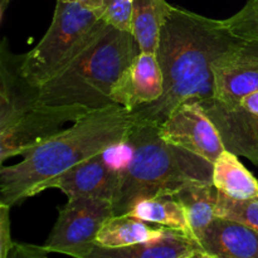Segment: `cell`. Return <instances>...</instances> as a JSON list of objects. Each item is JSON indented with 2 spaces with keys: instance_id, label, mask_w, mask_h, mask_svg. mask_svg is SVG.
Instances as JSON below:
<instances>
[{
  "instance_id": "obj_9",
  "label": "cell",
  "mask_w": 258,
  "mask_h": 258,
  "mask_svg": "<svg viewBox=\"0 0 258 258\" xmlns=\"http://www.w3.org/2000/svg\"><path fill=\"white\" fill-rule=\"evenodd\" d=\"M214 100L233 107L258 91V40L239 38L213 63Z\"/></svg>"
},
{
  "instance_id": "obj_18",
  "label": "cell",
  "mask_w": 258,
  "mask_h": 258,
  "mask_svg": "<svg viewBox=\"0 0 258 258\" xmlns=\"http://www.w3.org/2000/svg\"><path fill=\"white\" fill-rule=\"evenodd\" d=\"M171 8L166 0H133V34L141 52L156 54L160 30Z\"/></svg>"
},
{
  "instance_id": "obj_4",
  "label": "cell",
  "mask_w": 258,
  "mask_h": 258,
  "mask_svg": "<svg viewBox=\"0 0 258 258\" xmlns=\"http://www.w3.org/2000/svg\"><path fill=\"white\" fill-rule=\"evenodd\" d=\"M140 52L133 33L107 25L62 73L39 87L40 101L86 111L113 105L118 78Z\"/></svg>"
},
{
  "instance_id": "obj_2",
  "label": "cell",
  "mask_w": 258,
  "mask_h": 258,
  "mask_svg": "<svg viewBox=\"0 0 258 258\" xmlns=\"http://www.w3.org/2000/svg\"><path fill=\"white\" fill-rule=\"evenodd\" d=\"M136 123L133 112L110 105L88 111L72 126L45 139L23 154V160L0 169V204L12 208L45 181L92 156L126 144Z\"/></svg>"
},
{
  "instance_id": "obj_28",
  "label": "cell",
  "mask_w": 258,
  "mask_h": 258,
  "mask_svg": "<svg viewBox=\"0 0 258 258\" xmlns=\"http://www.w3.org/2000/svg\"><path fill=\"white\" fill-rule=\"evenodd\" d=\"M12 2L13 0H0V18H2V19L3 17H4L8 5H9Z\"/></svg>"
},
{
  "instance_id": "obj_1",
  "label": "cell",
  "mask_w": 258,
  "mask_h": 258,
  "mask_svg": "<svg viewBox=\"0 0 258 258\" xmlns=\"http://www.w3.org/2000/svg\"><path fill=\"white\" fill-rule=\"evenodd\" d=\"M238 40L224 20L173 5L156 49L164 93L155 102L131 111L136 123L159 126L185 101L214 98L213 63Z\"/></svg>"
},
{
  "instance_id": "obj_21",
  "label": "cell",
  "mask_w": 258,
  "mask_h": 258,
  "mask_svg": "<svg viewBox=\"0 0 258 258\" xmlns=\"http://www.w3.org/2000/svg\"><path fill=\"white\" fill-rule=\"evenodd\" d=\"M224 24L234 37L258 40V0H248L238 13L224 20Z\"/></svg>"
},
{
  "instance_id": "obj_5",
  "label": "cell",
  "mask_w": 258,
  "mask_h": 258,
  "mask_svg": "<svg viewBox=\"0 0 258 258\" xmlns=\"http://www.w3.org/2000/svg\"><path fill=\"white\" fill-rule=\"evenodd\" d=\"M22 55L13 53L7 39L0 45V161L27 150L63 130L88 111L58 107L40 101L39 88L30 85L20 71Z\"/></svg>"
},
{
  "instance_id": "obj_14",
  "label": "cell",
  "mask_w": 258,
  "mask_h": 258,
  "mask_svg": "<svg viewBox=\"0 0 258 258\" xmlns=\"http://www.w3.org/2000/svg\"><path fill=\"white\" fill-rule=\"evenodd\" d=\"M202 248L194 237L169 229L165 234L148 242L108 248L95 244L85 258H183Z\"/></svg>"
},
{
  "instance_id": "obj_23",
  "label": "cell",
  "mask_w": 258,
  "mask_h": 258,
  "mask_svg": "<svg viewBox=\"0 0 258 258\" xmlns=\"http://www.w3.org/2000/svg\"><path fill=\"white\" fill-rule=\"evenodd\" d=\"M10 207L0 204V258H8L9 252L14 247L10 237Z\"/></svg>"
},
{
  "instance_id": "obj_12",
  "label": "cell",
  "mask_w": 258,
  "mask_h": 258,
  "mask_svg": "<svg viewBox=\"0 0 258 258\" xmlns=\"http://www.w3.org/2000/svg\"><path fill=\"white\" fill-rule=\"evenodd\" d=\"M201 103L218 128L224 148L258 166V116L228 107L214 98Z\"/></svg>"
},
{
  "instance_id": "obj_6",
  "label": "cell",
  "mask_w": 258,
  "mask_h": 258,
  "mask_svg": "<svg viewBox=\"0 0 258 258\" xmlns=\"http://www.w3.org/2000/svg\"><path fill=\"white\" fill-rule=\"evenodd\" d=\"M107 25L98 10L57 0L44 37L23 54L20 71L25 80L34 87H42L62 73Z\"/></svg>"
},
{
  "instance_id": "obj_3",
  "label": "cell",
  "mask_w": 258,
  "mask_h": 258,
  "mask_svg": "<svg viewBox=\"0 0 258 258\" xmlns=\"http://www.w3.org/2000/svg\"><path fill=\"white\" fill-rule=\"evenodd\" d=\"M126 144L131 158L120 169V184L112 201L115 216L128 213L145 198L174 194L189 181L212 183L213 164L166 143L159 126L136 125Z\"/></svg>"
},
{
  "instance_id": "obj_15",
  "label": "cell",
  "mask_w": 258,
  "mask_h": 258,
  "mask_svg": "<svg viewBox=\"0 0 258 258\" xmlns=\"http://www.w3.org/2000/svg\"><path fill=\"white\" fill-rule=\"evenodd\" d=\"M173 196L183 206L193 237L199 242L209 224L217 218L218 189L213 183L189 181Z\"/></svg>"
},
{
  "instance_id": "obj_13",
  "label": "cell",
  "mask_w": 258,
  "mask_h": 258,
  "mask_svg": "<svg viewBox=\"0 0 258 258\" xmlns=\"http://www.w3.org/2000/svg\"><path fill=\"white\" fill-rule=\"evenodd\" d=\"M199 243L218 258H258V232L233 219L217 217Z\"/></svg>"
},
{
  "instance_id": "obj_17",
  "label": "cell",
  "mask_w": 258,
  "mask_h": 258,
  "mask_svg": "<svg viewBox=\"0 0 258 258\" xmlns=\"http://www.w3.org/2000/svg\"><path fill=\"white\" fill-rule=\"evenodd\" d=\"M168 228L135 218L130 214L112 216L102 224L96 244L108 248L131 246L164 236Z\"/></svg>"
},
{
  "instance_id": "obj_19",
  "label": "cell",
  "mask_w": 258,
  "mask_h": 258,
  "mask_svg": "<svg viewBox=\"0 0 258 258\" xmlns=\"http://www.w3.org/2000/svg\"><path fill=\"white\" fill-rule=\"evenodd\" d=\"M126 214L193 237L185 211L173 194L156 196L139 201Z\"/></svg>"
},
{
  "instance_id": "obj_26",
  "label": "cell",
  "mask_w": 258,
  "mask_h": 258,
  "mask_svg": "<svg viewBox=\"0 0 258 258\" xmlns=\"http://www.w3.org/2000/svg\"><path fill=\"white\" fill-rule=\"evenodd\" d=\"M63 3H72V4H78L83 8H87L91 10H98L101 13L102 9L103 0H58Z\"/></svg>"
},
{
  "instance_id": "obj_7",
  "label": "cell",
  "mask_w": 258,
  "mask_h": 258,
  "mask_svg": "<svg viewBox=\"0 0 258 258\" xmlns=\"http://www.w3.org/2000/svg\"><path fill=\"white\" fill-rule=\"evenodd\" d=\"M112 216L113 204L107 199L68 198L42 249L45 253L85 258L96 244L102 224Z\"/></svg>"
},
{
  "instance_id": "obj_29",
  "label": "cell",
  "mask_w": 258,
  "mask_h": 258,
  "mask_svg": "<svg viewBox=\"0 0 258 258\" xmlns=\"http://www.w3.org/2000/svg\"><path fill=\"white\" fill-rule=\"evenodd\" d=\"M44 254H45V252L43 251L42 247H35L34 252H33L32 256H30L29 258H47Z\"/></svg>"
},
{
  "instance_id": "obj_16",
  "label": "cell",
  "mask_w": 258,
  "mask_h": 258,
  "mask_svg": "<svg viewBox=\"0 0 258 258\" xmlns=\"http://www.w3.org/2000/svg\"><path fill=\"white\" fill-rule=\"evenodd\" d=\"M212 183L224 196L237 201L258 197V180L239 161L238 155L227 149L214 161Z\"/></svg>"
},
{
  "instance_id": "obj_8",
  "label": "cell",
  "mask_w": 258,
  "mask_h": 258,
  "mask_svg": "<svg viewBox=\"0 0 258 258\" xmlns=\"http://www.w3.org/2000/svg\"><path fill=\"white\" fill-rule=\"evenodd\" d=\"M159 134L166 143L214 164L226 150L221 134L199 100L179 105L161 125Z\"/></svg>"
},
{
  "instance_id": "obj_20",
  "label": "cell",
  "mask_w": 258,
  "mask_h": 258,
  "mask_svg": "<svg viewBox=\"0 0 258 258\" xmlns=\"http://www.w3.org/2000/svg\"><path fill=\"white\" fill-rule=\"evenodd\" d=\"M216 214L219 218L241 222L258 232V197L246 201H237L218 190Z\"/></svg>"
},
{
  "instance_id": "obj_25",
  "label": "cell",
  "mask_w": 258,
  "mask_h": 258,
  "mask_svg": "<svg viewBox=\"0 0 258 258\" xmlns=\"http://www.w3.org/2000/svg\"><path fill=\"white\" fill-rule=\"evenodd\" d=\"M35 246H27V244L14 243V247L9 252L8 258H29L34 252Z\"/></svg>"
},
{
  "instance_id": "obj_10",
  "label": "cell",
  "mask_w": 258,
  "mask_h": 258,
  "mask_svg": "<svg viewBox=\"0 0 258 258\" xmlns=\"http://www.w3.org/2000/svg\"><path fill=\"white\" fill-rule=\"evenodd\" d=\"M120 175V169L111 166L106 161L105 153H101L43 183L37 189V194L58 189L68 198L86 197L112 202L117 193Z\"/></svg>"
},
{
  "instance_id": "obj_27",
  "label": "cell",
  "mask_w": 258,
  "mask_h": 258,
  "mask_svg": "<svg viewBox=\"0 0 258 258\" xmlns=\"http://www.w3.org/2000/svg\"><path fill=\"white\" fill-rule=\"evenodd\" d=\"M183 258H218V257H216V256H213V254L208 253V252H206L204 249H198V251L193 252V253L188 254V256H185Z\"/></svg>"
},
{
  "instance_id": "obj_11",
  "label": "cell",
  "mask_w": 258,
  "mask_h": 258,
  "mask_svg": "<svg viewBox=\"0 0 258 258\" xmlns=\"http://www.w3.org/2000/svg\"><path fill=\"white\" fill-rule=\"evenodd\" d=\"M164 93V76L156 54L140 52L118 78L111 95L113 105L134 111L155 102Z\"/></svg>"
},
{
  "instance_id": "obj_22",
  "label": "cell",
  "mask_w": 258,
  "mask_h": 258,
  "mask_svg": "<svg viewBox=\"0 0 258 258\" xmlns=\"http://www.w3.org/2000/svg\"><path fill=\"white\" fill-rule=\"evenodd\" d=\"M101 18L116 29L133 33V0H103Z\"/></svg>"
},
{
  "instance_id": "obj_24",
  "label": "cell",
  "mask_w": 258,
  "mask_h": 258,
  "mask_svg": "<svg viewBox=\"0 0 258 258\" xmlns=\"http://www.w3.org/2000/svg\"><path fill=\"white\" fill-rule=\"evenodd\" d=\"M233 108H239V110L244 111L249 115L258 116V91L244 96L236 106H233Z\"/></svg>"
}]
</instances>
